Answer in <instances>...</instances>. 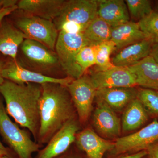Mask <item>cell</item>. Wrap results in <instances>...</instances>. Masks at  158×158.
I'll use <instances>...</instances> for the list:
<instances>
[{
  "label": "cell",
  "mask_w": 158,
  "mask_h": 158,
  "mask_svg": "<svg viewBox=\"0 0 158 158\" xmlns=\"http://www.w3.org/2000/svg\"><path fill=\"white\" fill-rule=\"evenodd\" d=\"M96 99L97 106L93 113L94 127L102 135L108 138L117 137L121 132V122L115 111L106 103Z\"/></svg>",
  "instance_id": "obj_13"
},
{
  "label": "cell",
  "mask_w": 158,
  "mask_h": 158,
  "mask_svg": "<svg viewBox=\"0 0 158 158\" xmlns=\"http://www.w3.org/2000/svg\"><path fill=\"white\" fill-rule=\"evenodd\" d=\"M157 91V92H158V90H156Z\"/></svg>",
  "instance_id": "obj_39"
},
{
  "label": "cell",
  "mask_w": 158,
  "mask_h": 158,
  "mask_svg": "<svg viewBox=\"0 0 158 158\" xmlns=\"http://www.w3.org/2000/svg\"><path fill=\"white\" fill-rule=\"evenodd\" d=\"M41 90V85L38 84H18L6 80L0 86L8 115L17 124L28 130L37 142Z\"/></svg>",
  "instance_id": "obj_2"
},
{
  "label": "cell",
  "mask_w": 158,
  "mask_h": 158,
  "mask_svg": "<svg viewBox=\"0 0 158 158\" xmlns=\"http://www.w3.org/2000/svg\"><path fill=\"white\" fill-rule=\"evenodd\" d=\"M145 39L138 22L129 21L112 28L110 40L118 51Z\"/></svg>",
  "instance_id": "obj_21"
},
{
  "label": "cell",
  "mask_w": 158,
  "mask_h": 158,
  "mask_svg": "<svg viewBox=\"0 0 158 158\" xmlns=\"http://www.w3.org/2000/svg\"><path fill=\"white\" fill-rule=\"evenodd\" d=\"M17 9H18L17 5H16L12 7L4 8L0 10V23L2 21L3 19L6 16L11 14Z\"/></svg>",
  "instance_id": "obj_30"
},
{
  "label": "cell",
  "mask_w": 158,
  "mask_h": 158,
  "mask_svg": "<svg viewBox=\"0 0 158 158\" xmlns=\"http://www.w3.org/2000/svg\"><path fill=\"white\" fill-rule=\"evenodd\" d=\"M127 68L135 76L137 85L158 90V64L152 57L148 56Z\"/></svg>",
  "instance_id": "obj_19"
},
{
  "label": "cell",
  "mask_w": 158,
  "mask_h": 158,
  "mask_svg": "<svg viewBox=\"0 0 158 158\" xmlns=\"http://www.w3.org/2000/svg\"><path fill=\"white\" fill-rule=\"evenodd\" d=\"M149 56L158 64V43L153 44Z\"/></svg>",
  "instance_id": "obj_33"
},
{
  "label": "cell",
  "mask_w": 158,
  "mask_h": 158,
  "mask_svg": "<svg viewBox=\"0 0 158 158\" xmlns=\"http://www.w3.org/2000/svg\"><path fill=\"white\" fill-rule=\"evenodd\" d=\"M15 25L26 39L35 40L55 51L59 32L52 21L29 15L19 18Z\"/></svg>",
  "instance_id": "obj_5"
},
{
  "label": "cell",
  "mask_w": 158,
  "mask_h": 158,
  "mask_svg": "<svg viewBox=\"0 0 158 158\" xmlns=\"http://www.w3.org/2000/svg\"><path fill=\"white\" fill-rule=\"evenodd\" d=\"M0 134L18 158H33L34 153L38 152L41 146L31 139L30 133L22 129L13 122L6 112L0 98Z\"/></svg>",
  "instance_id": "obj_3"
},
{
  "label": "cell",
  "mask_w": 158,
  "mask_h": 158,
  "mask_svg": "<svg viewBox=\"0 0 158 158\" xmlns=\"http://www.w3.org/2000/svg\"><path fill=\"white\" fill-rule=\"evenodd\" d=\"M0 152L3 156H10L8 149L4 146L1 141H0Z\"/></svg>",
  "instance_id": "obj_34"
},
{
  "label": "cell",
  "mask_w": 158,
  "mask_h": 158,
  "mask_svg": "<svg viewBox=\"0 0 158 158\" xmlns=\"http://www.w3.org/2000/svg\"><path fill=\"white\" fill-rule=\"evenodd\" d=\"M90 78L96 90L103 88H132L137 85L135 76L127 67L114 66L102 71H94Z\"/></svg>",
  "instance_id": "obj_11"
},
{
  "label": "cell",
  "mask_w": 158,
  "mask_h": 158,
  "mask_svg": "<svg viewBox=\"0 0 158 158\" xmlns=\"http://www.w3.org/2000/svg\"><path fill=\"white\" fill-rule=\"evenodd\" d=\"M97 45L90 44L84 47L77 56V63L84 73L88 68L96 64Z\"/></svg>",
  "instance_id": "obj_28"
},
{
  "label": "cell",
  "mask_w": 158,
  "mask_h": 158,
  "mask_svg": "<svg viewBox=\"0 0 158 158\" xmlns=\"http://www.w3.org/2000/svg\"><path fill=\"white\" fill-rule=\"evenodd\" d=\"M78 118H72L67 122L46 144L40 149L36 158H56L66 152L75 141L80 131Z\"/></svg>",
  "instance_id": "obj_9"
},
{
  "label": "cell",
  "mask_w": 158,
  "mask_h": 158,
  "mask_svg": "<svg viewBox=\"0 0 158 158\" xmlns=\"http://www.w3.org/2000/svg\"><path fill=\"white\" fill-rule=\"evenodd\" d=\"M3 78L18 84L33 83L42 85L46 83H55L67 86L73 79L69 77H56L29 70L17 62H14L8 66H5L2 73Z\"/></svg>",
  "instance_id": "obj_10"
},
{
  "label": "cell",
  "mask_w": 158,
  "mask_h": 158,
  "mask_svg": "<svg viewBox=\"0 0 158 158\" xmlns=\"http://www.w3.org/2000/svg\"><path fill=\"white\" fill-rule=\"evenodd\" d=\"M81 123L88 121L93 109L97 90L89 76L73 80L66 86Z\"/></svg>",
  "instance_id": "obj_6"
},
{
  "label": "cell",
  "mask_w": 158,
  "mask_h": 158,
  "mask_svg": "<svg viewBox=\"0 0 158 158\" xmlns=\"http://www.w3.org/2000/svg\"><path fill=\"white\" fill-rule=\"evenodd\" d=\"M138 23L147 39L153 44L158 43V11H153Z\"/></svg>",
  "instance_id": "obj_26"
},
{
  "label": "cell",
  "mask_w": 158,
  "mask_h": 158,
  "mask_svg": "<svg viewBox=\"0 0 158 158\" xmlns=\"http://www.w3.org/2000/svg\"><path fill=\"white\" fill-rule=\"evenodd\" d=\"M147 155V152L146 150L141 151L139 152H136L129 155L123 156L118 158H143Z\"/></svg>",
  "instance_id": "obj_32"
},
{
  "label": "cell",
  "mask_w": 158,
  "mask_h": 158,
  "mask_svg": "<svg viewBox=\"0 0 158 158\" xmlns=\"http://www.w3.org/2000/svg\"><path fill=\"white\" fill-rule=\"evenodd\" d=\"M153 44L145 39L124 48L111 60L113 65L118 67H128L138 63L149 56Z\"/></svg>",
  "instance_id": "obj_16"
},
{
  "label": "cell",
  "mask_w": 158,
  "mask_h": 158,
  "mask_svg": "<svg viewBox=\"0 0 158 158\" xmlns=\"http://www.w3.org/2000/svg\"><path fill=\"white\" fill-rule=\"evenodd\" d=\"M138 91L135 87L103 88L97 90L95 98L104 102L114 111H120L137 98Z\"/></svg>",
  "instance_id": "obj_18"
},
{
  "label": "cell",
  "mask_w": 158,
  "mask_h": 158,
  "mask_svg": "<svg viewBox=\"0 0 158 158\" xmlns=\"http://www.w3.org/2000/svg\"><path fill=\"white\" fill-rule=\"evenodd\" d=\"M158 141V122L154 120L137 132L117 139L113 150V153L117 155L147 150Z\"/></svg>",
  "instance_id": "obj_8"
},
{
  "label": "cell",
  "mask_w": 158,
  "mask_h": 158,
  "mask_svg": "<svg viewBox=\"0 0 158 158\" xmlns=\"http://www.w3.org/2000/svg\"><path fill=\"white\" fill-rule=\"evenodd\" d=\"M0 158H11L10 156H1Z\"/></svg>",
  "instance_id": "obj_37"
},
{
  "label": "cell",
  "mask_w": 158,
  "mask_h": 158,
  "mask_svg": "<svg viewBox=\"0 0 158 158\" xmlns=\"http://www.w3.org/2000/svg\"><path fill=\"white\" fill-rule=\"evenodd\" d=\"M64 0H21L18 2V9L29 15L53 21L60 14Z\"/></svg>",
  "instance_id": "obj_15"
},
{
  "label": "cell",
  "mask_w": 158,
  "mask_h": 158,
  "mask_svg": "<svg viewBox=\"0 0 158 158\" xmlns=\"http://www.w3.org/2000/svg\"><path fill=\"white\" fill-rule=\"evenodd\" d=\"M146 151L148 158H158V143L152 144Z\"/></svg>",
  "instance_id": "obj_29"
},
{
  "label": "cell",
  "mask_w": 158,
  "mask_h": 158,
  "mask_svg": "<svg viewBox=\"0 0 158 158\" xmlns=\"http://www.w3.org/2000/svg\"><path fill=\"white\" fill-rule=\"evenodd\" d=\"M98 16L112 28L128 22L130 15L123 0H99Z\"/></svg>",
  "instance_id": "obj_17"
},
{
  "label": "cell",
  "mask_w": 158,
  "mask_h": 158,
  "mask_svg": "<svg viewBox=\"0 0 158 158\" xmlns=\"http://www.w3.org/2000/svg\"><path fill=\"white\" fill-rule=\"evenodd\" d=\"M148 119V113L136 98L130 102L124 110L122 118V129L125 132L135 131L145 123Z\"/></svg>",
  "instance_id": "obj_22"
},
{
  "label": "cell",
  "mask_w": 158,
  "mask_h": 158,
  "mask_svg": "<svg viewBox=\"0 0 158 158\" xmlns=\"http://www.w3.org/2000/svg\"><path fill=\"white\" fill-rule=\"evenodd\" d=\"M137 98L148 113L158 117V93L156 90L148 88L138 90Z\"/></svg>",
  "instance_id": "obj_25"
},
{
  "label": "cell",
  "mask_w": 158,
  "mask_h": 158,
  "mask_svg": "<svg viewBox=\"0 0 158 158\" xmlns=\"http://www.w3.org/2000/svg\"><path fill=\"white\" fill-rule=\"evenodd\" d=\"M5 66L4 62L0 60V86L5 81V80L3 78L2 76V71Z\"/></svg>",
  "instance_id": "obj_35"
},
{
  "label": "cell",
  "mask_w": 158,
  "mask_h": 158,
  "mask_svg": "<svg viewBox=\"0 0 158 158\" xmlns=\"http://www.w3.org/2000/svg\"><path fill=\"white\" fill-rule=\"evenodd\" d=\"M116 51V46L111 40L102 43L97 45L96 62L94 71H102L113 68L110 56Z\"/></svg>",
  "instance_id": "obj_24"
},
{
  "label": "cell",
  "mask_w": 158,
  "mask_h": 158,
  "mask_svg": "<svg viewBox=\"0 0 158 158\" xmlns=\"http://www.w3.org/2000/svg\"><path fill=\"white\" fill-rule=\"evenodd\" d=\"M112 27L104 20L97 16L84 31L86 39L93 45H98L111 40Z\"/></svg>",
  "instance_id": "obj_23"
},
{
  "label": "cell",
  "mask_w": 158,
  "mask_h": 158,
  "mask_svg": "<svg viewBox=\"0 0 158 158\" xmlns=\"http://www.w3.org/2000/svg\"><path fill=\"white\" fill-rule=\"evenodd\" d=\"M56 158H77L76 157L73 156L69 155L67 154V151L64 153L62 154L61 155L57 157Z\"/></svg>",
  "instance_id": "obj_36"
},
{
  "label": "cell",
  "mask_w": 158,
  "mask_h": 158,
  "mask_svg": "<svg viewBox=\"0 0 158 158\" xmlns=\"http://www.w3.org/2000/svg\"><path fill=\"white\" fill-rule=\"evenodd\" d=\"M18 2L16 0H0V10L16 6Z\"/></svg>",
  "instance_id": "obj_31"
},
{
  "label": "cell",
  "mask_w": 158,
  "mask_h": 158,
  "mask_svg": "<svg viewBox=\"0 0 158 158\" xmlns=\"http://www.w3.org/2000/svg\"><path fill=\"white\" fill-rule=\"evenodd\" d=\"M90 43L83 34H71L59 32L55 46V52L59 59V65L67 77L77 79L84 75L77 62L79 51Z\"/></svg>",
  "instance_id": "obj_4"
},
{
  "label": "cell",
  "mask_w": 158,
  "mask_h": 158,
  "mask_svg": "<svg viewBox=\"0 0 158 158\" xmlns=\"http://www.w3.org/2000/svg\"><path fill=\"white\" fill-rule=\"evenodd\" d=\"M20 48L26 60L40 71H47L59 65L56 52L40 43L25 39Z\"/></svg>",
  "instance_id": "obj_12"
},
{
  "label": "cell",
  "mask_w": 158,
  "mask_h": 158,
  "mask_svg": "<svg viewBox=\"0 0 158 158\" xmlns=\"http://www.w3.org/2000/svg\"><path fill=\"white\" fill-rule=\"evenodd\" d=\"M26 39L16 27L7 22L0 23V52L16 62L18 52Z\"/></svg>",
  "instance_id": "obj_20"
},
{
  "label": "cell",
  "mask_w": 158,
  "mask_h": 158,
  "mask_svg": "<svg viewBox=\"0 0 158 158\" xmlns=\"http://www.w3.org/2000/svg\"><path fill=\"white\" fill-rule=\"evenodd\" d=\"M125 2L131 16L139 21L153 11L151 2L148 0H126Z\"/></svg>",
  "instance_id": "obj_27"
},
{
  "label": "cell",
  "mask_w": 158,
  "mask_h": 158,
  "mask_svg": "<svg viewBox=\"0 0 158 158\" xmlns=\"http://www.w3.org/2000/svg\"><path fill=\"white\" fill-rule=\"evenodd\" d=\"M75 142L88 158H103L105 153L115 147V143L105 140L89 128L79 131Z\"/></svg>",
  "instance_id": "obj_14"
},
{
  "label": "cell",
  "mask_w": 158,
  "mask_h": 158,
  "mask_svg": "<svg viewBox=\"0 0 158 158\" xmlns=\"http://www.w3.org/2000/svg\"><path fill=\"white\" fill-rule=\"evenodd\" d=\"M3 156V155L0 152V157H1V156Z\"/></svg>",
  "instance_id": "obj_38"
},
{
  "label": "cell",
  "mask_w": 158,
  "mask_h": 158,
  "mask_svg": "<svg viewBox=\"0 0 158 158\" xmlns=\"http://www.w3.org/2000/svg\"><path fill=\"white\" fill-rule=\"evenodd\" d=\"M98 3L96 0L65 1L60 14L53 20L56 27L65 22H70L87 27L98 16Z\"/></svg>",
  "instance_id": "obj_7"
},
{
  "label": "cell",
  "mask_w": 158,
  "mask_h": 158,
  "mask_svg": "<svg viewBox=\"0 0 158 158\" xmlns=\"http://www.w3.org/2000/svg\"><path fill=\"white\" fill-rule=\"evenodd\" d=\"M41 85L37 143L41 147L77 114L66 86L55 83Z\"/></svg>",
  "instance_id": "obj_1"
}]
</instances>
